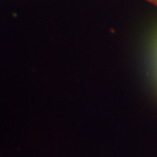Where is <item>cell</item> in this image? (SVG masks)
<instances>
[{"label": "cell", "instance_id": "6da1fadb", "mask_svg": "<svg viewBox=\"0 0 157 157\" xmlns=\"http://www.w3.org/2000/svg\"><path fill=\"white\" fill-rule=\"evenodd\" d=\"M152 1H155V2L157 3V0H152Z\"/></svg>", "mask_w": 157, "mask_h": 157}]
</instances>
